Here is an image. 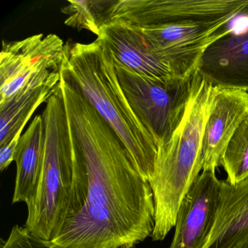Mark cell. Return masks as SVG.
I'll list each match as a JSON object with an SVG mask.
<instances>
[{"instance_id": "1", "label": "cell", "mask_w": 248, "mask_h": 248, "mask_svg": "<svg viewBox=\"0 0 248 248\" xmlns=\"http://www.w3.org/2000/svg\"><path fill=\"white\" fill-rule=\"evenodd\" d=\"M73 155L67 214L50 248H133L152 236L150 184L95 108L62 77Z\"/></svg>"}, {"instance_id": "2", "label": "cell", "mask_w": 248, "mask_h": 248, "mask_svg": "<svg viewBox=\"0 0 248 248\" xmlns=\"http://www.w3.org/2000/svg\"><path fill=\"white\" fill-rule=\"evenodd\" d=\"M62 77L83 95L115 132L140 175L152 178L158 146L133 112L116 73L114 56L101 38L65 44Z\"/></svg>"}, {"instance_id": "3", "label": "cell", "mask_w": 248, "mask_h": 248, "mask_svg": "<svg viewBox=\"0 0 248 248\" xmlns=\"http://www.w3.org/2000/svg\"><path fill=\"white\" fill-rule=\"evenodd\" d=\"M213 95L214 86L196 72L182 118L169 140L158 149L149 181L155 206L154 241L163 240L175 227L181 202L202 171L200 152Z\"/></svg>"}, {"instance_id": "4", "label": "cell", "mask_w": 248, "mask_h": 248, "mask_svg": "<svg viewBox=\"0 0 248 248\" xmlns=\"http://www.w3.org/2000/svg\"><path fill=\"white\" fill-rule=\"evenodd\" d=\"M42 116L45 138L40 175L34 197L27 204L25 226L49 243L63 227L74 178L72 141L60 86L46 103Z\"/></svg>"}, {"instance_id": "5", "label": "cell", "mask_w": 248, "mask_h": 248, "mask_svg": "<svg viewBox=\"0 0 248 248\" xmlns=\"http://www.w3.org/2000/svg\"><path fill=\"white\" fill-rule=\"evenodd\" d=\"M65 43L54 34L2 42L0 104L44 87L60 85Z\"/></svg>"}, {"instance_id": "6", "label": "cell", "mask_w": 248, "mask_h": 248, "mask_svg": "<svg viewBox=\"0 0 248 248\" xmlns=\"http://www.w3.org/2000/svg\"><path fill=\"white\" fill-rule=\"evenodd\" d=\"M114 65L127 101L159 149L169 140L182 118L191 78L165 82L139 75L115 61Z\"/></svg>"}, {"instance_id": "7", "label": "cell", "mask_w": 248, "mask_h": 248, "mask_svg": "<svg viewBox=\"0 0 248 248\" xmlns=\"http://www.w3.org/2000/svg\"><path fill=\"white\" fill-rule=\"evenodd\" d=\"M245 11L248 0H117L109 22L138 27L175 23H213L232 20Z\"/></svg>"}, {"instance_id": "8", "label": "cell", "mask_w": 248, "mask_h": 248, "mask_svg": "<svg viewBox=\"0 0 248 248\" xmlns=\"http://www.w3.org/2000/svg\"><path fill=\"white\" fill-rule=\"evenodd\" d=\"M230 21H188L139 28L151 50L177 76L188 79L197 72L205 50L222 37L233 32V30L227 28Z\"/></svg>"}, {"instance_id": "9", "label": "cell", "mask_w": 248, "mask_h": 248, "mask_svg": "<svg viewBox=\"0 0 248 248\" xmlns=\"http://www.w3.org/2000/svg\"><path fill=\"white\" fill-rule=\"evenodd\" d=\"M220 181L214 172L197 177L181 202L170 248H204L216 223Z\"/></svg>"}, {"instance_id": "10", "label": "cell", "mask_w": 248, "mask_h": 248, "mask_svg": "<svg viewBox=\"0 0 248 248\" xmlns=\"http://www.w3.org/2000/svg\"><path fill=\"white\" fill-rule=\"evenodd\" d=\"M248 116V92L214 86L200 152L202 171L216 172L229 140Z\"/></svg>"}, {"instance_id": "11", "label": "cell", "mask_w": 248, "mask_h": 248, "mask_svg": "<svg viewBox=\"0 0 248 248\" xmlns=\"http://www.w3.org/2000/svg\"><path fill=\"white\" fill-rule=\"evenodd\" d=\"M98 38L107 45L116 62L139 75L165 82L181 78L151 50L139 27L111 21L101 27Z\"/></svg>"}, {"instance_id": "12", "label": "cell", "mask_w": 248, "mask_h": 248, "mask_svg": "<svg viewBox=\"0 0 248 248\" xmlns=\"http://www.w3.org/2000/svg\"><path fill=\"white\" fill-rule=\"evenodd\" d=\"M197 72L213 86L248 92V30L212 44L202 56Z\"/></svg>"}, {"instance_id": "13", "label": "cell", "mask_w": 248, "mask_h": 248, "mask_svg": "<svg viewBox=\"0 0 248 248\" xmlns=\"http://www.w3.org/2000/svg\"><path fill=\"white\" fill-rule=\"evenodd\" d=\"M216 223L204 248H239L248 238V177L236 184L220 180Z\"/></svg>"}, {"instance_id": "14", "label": "cell", "mask_w": 248, "mask_h": 248, "mask_svg": "<svg viewBox=\"0 0 248 248\" xmlns=\"http://www.w3.org/2000/svg\"><path fill=\"white\" fill-rule=\"evenodd\" d=\"M43 116L34 117L30 127L22 133L16 154V165L13 204H28L34 197L38 183L44 145Z\"/></svg>"}, {"instance_id": "15", "label": "cell", "mask_w": 248, "mask_h": 248, "mask_svg": "<svg viewBox=\"0 0 248 248\" xmlns=\"http://www.w3.org/2000/svg\"><path fill=\"white\" fill-rule=\"evenodd\" d=\"M59 86L40 88L0 104V147L15 137L20 129L29 123L37 108L47 103Z\"/></svg>"}, {"instance_id": "16", "label": "cell", "mask_w": 248, "mask_h": 248, "mask_svg": "<svg viewBox=\"0 0 248 248\" xmlns=\"http://www.w3.org/2000/svg\"><path fill=\"white\" fill-rule=\"evenodd\" d=\"M116 1L69 0L62 9L68 16L64 24L78 30H86L99 37L103 26L109 22L111 10Z\"/></svg>"}, {"instance_id": "17", "label": "cell", "mask_w": 248, "mask_h": 248, "mask_svg": "<svg viewBox=\"0 0 248 248\" xmlns=\"http://www.w3.org/2000/svg\"><path fill=\"white\" fill-rule=\"evenodd\" d=\"M227 180L236 184L248 177V116L229 140L220 161Z\"/></svg>"}, {"instance_id": "18", "label": "cell", "mask_w": 248, "mask_h": 248, "mask_svg": "<svg viewBox=\"0 0 248 248\" xmlns=\"http://www.w3.org/2000/svg\"><path fill=\"white\" fill-rule=\"evenodd\" d=\"M0 248H50V245L33 234L25 226L16 225L8 238L1 240Z\"/></svg>"}, {"instance_id": "19", "label": "cell", "mask_w": 248, "mask_h": 248, "mask_svg": "<svg viewBox=\"0 0 248 248\" xmlns=\"http://www.w3.org/2000/svg\"><path fill=\"white\" fill-rule=\"evenodd\" d=\"M24 127L25 126H23L11 141L0 149V170L2 172L15 160L17 148Z\"/></svg>"}, {"instance_id": "20", "label": "cell", "mask_w": 248, "mask_h": 248, "mask_svg": "<svg viewBox=\"0 0 248 248\" xmlns=\"http://www.w3.org/2000/svg\"><path fill=\"white\" fill-rule=\"evenodd\" d=\"M239 248H248V238Z\"/></svg>"}]
</instances>
